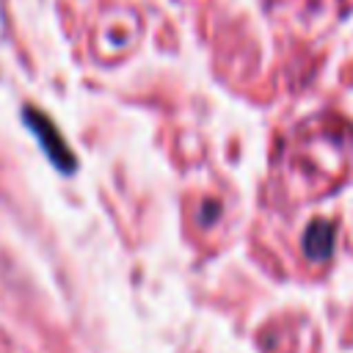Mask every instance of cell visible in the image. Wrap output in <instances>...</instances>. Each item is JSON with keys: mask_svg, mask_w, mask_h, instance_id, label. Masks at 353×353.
Returning <instances> with one entry per match:
<instances>
[{"mask_svg": "<svg viewBox=\"0 0 353 353\" xmlns=\"http://www.w3.org/2000/svg\"><path fill=\"white\" fill-rule=\"evenodd\" d=\"M22 119H25V124L33 130L36 141L44 146V154H47L61 171H72V168L77 165V163H74V152H72L69 143L58 135V127H55L44 113H39L36 108H25Z\"/></svg>", "mask_w": 353, "mask_h": 353, "instance_id": "cell-1", "label": "cell"}, {"mask_svg": "<svg viewBox=\"0 0 353 353\" xmlns=\"http://www.w3.org/2000/svg\"><path fill=\"white\" fill-rule=\"evenodd\" d=\"M334 248V226L328 221H314L303 234V251L312 259H325Z\"/></svg>", "mask_w": 353, "mask_h": 353, "instance_id": "cell-2", "label": "cell"}]
</instances>
